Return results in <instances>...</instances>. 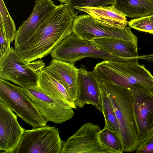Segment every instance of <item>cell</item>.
Wrapping results in <instances>:
<instances>
[{
	"instance_id": "14",
	"label": "cell",
	"mask_w": 153,
	"mask_h": 153,
	"mask_svg": "<svg viewBox=\"0 0 153 153\" xmlns=\"http://www.w3.org/2000/svg\"><path fill=\"white\" fill-rule=\"evenodd\" d=\"M79 70L77 97L74 102L76 106L81 108L91 104L102 112L100 81L94 71H88L81 67Z\"/></svg>"
},
{
	"instance_id": "22",
	"label": "cell",
	"mask_w": 153,
	"mask_h": 153,
	"mask_svg": "<svg viewBox=\"0 0 153 153\" xmlns=\"http://www.w3.org/2000/svg\"><path fill=\"white\" fill-rule=\"evenodd\" d=\"M99 137L102 143L112 150L114 153L123 152L120 136L116 132L104 127L100 131Z\"/></svg>"
},
{
	"instance_id": "28",
	"label": "cell",
	"mask_w": 153,
	"mask_h": 153,
	"mask_svg": "<svg viewBox=\"0 0 153 153\" xmlns=\"http://www.w3.org/2000/svg\"><path fill=\"white\" fill-rule=\"evenodd\" d=\"M152 0V1H153V0Z\"/></svg>"
},
{
	"instance_id": "17",
	"label": "cell",
	"mask_w": 153,
	"mask_h": 153,
	"mask_svg": "<svg viewBox=\"0 0 153 153\" xmlns=\"http://www.w3.org/2000/svg\"><path fill=\"white\" fill-rule=\"evenodd\" d=\"M37 86L51 97L63 102L73 109L77 108L65 87L43 69L39 73Z\"/></svg>"
},
{
	"instance_id": "9",
	"label": "cell",
	"mask_w": 153,
	"mask_h": 153,
	"mask_svg": "<svg viewBox=\"0 0 153 153\" xmlns=\"http://www.w3.org/2000/svg\"><path fill=\"white\" fill-rule=\"evenodd\" d=\"M23 88L26 95L47 121L61 124L74 116L73 108L46 94L37 85Z\"/></svg>"
},
{
	"instance_id": "8",
	"label": "cell",
	"mask_w": 153,
	"mask_h": 153,
	"mask_svg": "<svg viewBox=\"0 0 153 153\" xmlns=\"http://www.w3.org/2000/svg\"><path fill=\"white\" fill-rule=\"evenodd\" d=\"M56 126L48 125L25 129L14 153H61L64 141Z\"/></svg>"
},
{
	"instance_id": "26",
	"label": "cell",
	"mask_w": 153,
	"mask_h": 153,
	"mask_svg": "<svg viewBox=\"0 0 153 153\" xmlns=\"http://www.w3.org/2000/svg\"><path fill=\"white\" fill-rule=\"evenodd\" d=\"M59 1H60L61 2V4H62L63 3H65V4L66 3L68 0H58Z\"/></svg>"
},
{
	"instance_id": "13",
	"label": "cell",
	"mask_w": 153,
	"mask_h": 153,
	"mask_svg": "<svg viewBox=\"0 0 153 153\" xmlns=\"http://www.w3.org/2000/svg\"><path fill=\"white\" fill-rule=\"evenodd\" d=\"M51 0H36L30 16L16 31L15 49L22 46L46 21L56 7Z\"/></svg>"
},
{
	"instance_id": "5",
	"label": "cell",
	"mask_w": 153,
	"mask_h": 153,
	"mask_svg": "<svg viewBox=\"0 0 153 153\" xmlns=\"http://www.w3.org/2000/svg\"><path fill=\"white\" fill-rule=\"evenodd\" d=\"M45 66L42 60L27 63L11 47L7 53L0 59V79L10 81L24 88L37 85L40 71Z\"/></svg>"
},
{
	"instance_id": "12",
	"label": "cell",
	"mask_w": 153,
	"mask_h": 153,
	"mask_svg": "<svg viewBox=\"0 0 153 153\" xmlns=\"http://www.w3.org/2000/svg\"><path fill=\"white\" fill-rule=\"evenodd\" d=\"M25 130L19 123L17 116L0 100V153H14Z\"/></svg>"
},
{
	"instance_id": "3",
	"label": "cell",
	"mask_w": 153,
	"mask_h": 153,
	"mask_svg": "<svg viewBox=\"0 0 153 153\" xmlns=\"http://www.w3.org/2000/svg\"><path fill=\"white\" fill-rule=\"evenodd\" d=\"M100 85L113 107L119 124L123 152L136 151L140 143L134 117L131 90L104 80L100 81Z\"/></svg>"
},
{
	"instance_id": "21",
	"label": "cell",
	"mask_w": 153,
	"mask_h": 153,
	"mask_svg": "<svg viewBox=\"0 0 153 153\" xmlns=\"http://www.w3.org/2000/svg\"><path fill=\"white\" fill-rule=\"evenodd\" d=\"M0 25L9 44L15 39L16 32L14 21L11 17L3 0H0Z\"/></svg>"
},
{
	"instance_id": "1",
	"label": "cell",
	"mask_w": 153,
	"mask_h": 153,
	"mask_svg": "<svg viewBox=\"0 0 153 153\" xmlns=\"http://www.w3.org/2000/svg\"><path fill=\"white\" fill-rule=\"evenodd\" d=\"M74 18L65 4L57 5L39 28L24 44L15 50L27 63L47 56L73 33Z\"/></svg>"
},
{
	"instance_id": "27",
	"label": "cell",
	"mask_w": 153,
	"mask_h": 153,
	"mask_svg": "<svg viewBox=\"0 0 153 153\" xmlns=\"http://www.w3.org/2000/svg\"><path fill=\"white\" fill-rule=\"evenodd\" d=\"M151 19L153 20V14L149 16Z\"/></svg>"
},
{
	"instance_id": "25",
	"label": "cell",
	"mask_w": 153,
	"mask_h": 153,
	"mask_svg": "<svg viewBox=\"0 0 153 153\" xmlns=\"http://www.w3.org/2000/svg\"><path fill=\"white\" fill-rule=\"evenodd\" d=\"M136 153H153V133L140 144Z\"/></svg>"
},
{
	"instance_id": "7",
	"label": "cell",
	"mask_w": 153,
	"mask_h": 153,
	"mask_svg": "<svg viewBox=\"0 0 153 153\" xmlns=\"http://www.w3.org/2000/svg\"><path fill=\"white\" fill-rule=\"evenodd\" d=\"M73 33L79 38L88 41L99 38L118 39L137 44V38L130 27L120 28L106 24L88 14L74 17Z\"/></svg>"
},
{
	"instance_id": "23",
	"label": "cell",
	"mask_w": 153,
	"mask_h": 153,
	"mask_svg": "<svg viewBox=\"0 0 153 153\" xmlns=\"http://www.w3.org/2000/svg\"><path fill=\"white\" fill-rule=\"evenodd\" d=\"M114 0H68L65 4L74 17L77 16L76 7H97L113 4Z\"/></svg>"
},
{
	"instance_id": "15",
	"label": "cell",
	"mask_w": 153,
	"mask_h": 153,
	"mask_svg": "<svg viewBox=\"0 0 153 153\" xmlns=\"http://www.w3.org/2000/svg\"><path fill=\"white\" fill-rule=\"evenodd\" d=\"M43 69L65 87L74 102L77 97L79 70L74 64L52 59Z\"/></svg>"
},
{
	"instance_id": "19",
	"label": "cell",
	"mask_w": 153,
	"mask_h": 153,
	"mask_svg": "<svg viewBox=\"0 0 153 153\" xmlns=\"http://www.w3.org/2000/svg\"><path fill=\"white\" fill-rule=\"evenodd\" d=\"M113 5L130 18L144 17L153 14V1L151 0H114Z\"/></svg>"
},
{
	"instance_id": "16",
	"label": "cell",
	"mask_w": 153,
	"mask_h": 153,
	"mask_svg": "<svg viewBox=\"0 0 153 153\" xmlns=\"http://www.w3.org/2000/svg\"><path fill=\"white\" fill-rule=\"evenodd\" d=\"M75 10L77 15L82 11L99 21L117 27L124 28L128 24L126 16L117 10L113 4L110 6L97 7H76Z\"/></svg>"
},
{
	"instance_id": "18",
	"label": "cell",
	"mask_w": 153,
	"mask_h": 153,
	"mask_svg": "<svg viewBox=\"0 0 153 153\" xmlns=\"http://www.w3.org/2000/svg\"><path fill=\"white\" fill-rule=\"evenodd\" d=\"M98 47L118 56L123 58L138 56L137 44L118 39L99 38L91 41Z\"/></svg>"
},
{
	"instance_id": "4",
	"label": "cell",
	"mask_w": 153,
	"mask_h": 153,
	"mask_svg": "<svg viewBox=\"0 0 153 153\" xmlns=\"http://www.w3.org/2000/svg\"><path fill=\"white\" fill-rule=\"evenodd\" d=\"M50 54L52 59L73 64L86 57L117 61H123L126 58L116 56L101 48L92 41L82 39L74 33L63 39Z\"/></svg>"
},
{
	"instance_id": "24",
	"label": "cell",
	"mask_w": 153,
	"mask_h": 153,
	"mask_svg": "<svg viewBox=\"0 0 153 153\" xmlns=\"http://www.w3.org/2000/svg\"><path fill=\"white\" fill-rule=\"evenodd\" d=\"M128 25L140 31L153 34V20L149 16L133 19L128 21Z\"/></svg>"
},
{
	"instance_id": "2",
	"label": "cell",
	"mask_w": 153,
	"mask_h": 153,
	"mask_svg": "<svg viewBox=\"0 0 153 153\" xmlns=\"http://www.w3.org/2000/svg\"><path fill=\"white\" fill-rule=\"evenodd\" d=\"M147 59L149 55L127 58L121 61L104 60L96 64L93 70L99 80L105 81L130 90L153 93V76L139 59Z\"/></svg>"
},
{
	"instance_id": "20",
	"label": "cell",
	"mask_w": 153,
	"mask_h": 153,
	"mask_svg": "<svg viewBox=\"0 0 153 153\" xmlns=\"http://www.w3.org/2000/svg\"><path fill=\"white\" fill-rule=\"evenodd\" d=\"M100 93L102 113L105 122L104 127L116 132L120 136L118 123L111 102L106 93L101 88Z\"/></svg>"
},
{
	"instance_id": "10",
	"label": "cell",
	"mask_w": 153,
	"mask_h": 153,
	"mask_svg": "<svg viewBox=\"0 0 153 153\" xmlns=\"http://www.w3.org/2000/svg\"><path fill=\"white\" fill-rule=\"evenodd\" d=\"M98 125L87 122L64 142L61 153H114L101 142Z\"/></svg>"
},
{
	"instance_id": "11",
	"label": "cell",
	"mask_w": 153,
	"mask_h": 153,
	"mask_svg": "<svg viewBox=\"0 0 153 153\" xmlns=\"http://www.w3.org/2000/svg\"><path fill=\"white\" fill-rule=\"evenodd\" d=\"M133 113L140 144L153 133V93L131 90Z\"/></svg>"
},
{
	"instance_id": "6",
	"label": "cell",
	"mask_w": 153,
	"mask_h": 153,
	"mask_svg": "<svg viewBox=\"0 0 153 153\" xmlns=\"http://www.w3.org/2000/svg\"><path fill=\"white\" fill-rule=\"evenodd\" d=\"M0 100L33 128L46 125L47 121L26 95L23 88L0 79Z\"/></svg>"
}]
</instances>
